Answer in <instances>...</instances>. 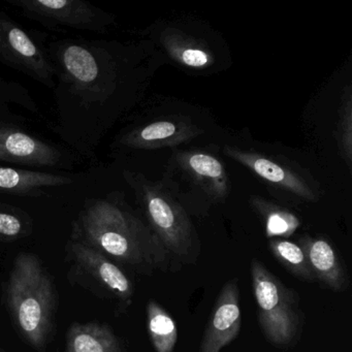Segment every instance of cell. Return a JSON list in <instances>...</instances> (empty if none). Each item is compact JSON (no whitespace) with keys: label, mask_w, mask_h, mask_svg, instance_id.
Wrapping results in <instances>:
<instances>
[{"label":"cell","mask_w":352,"mask_h":352,"mask_svg":"<svg viewBox=\"0 0 352 352\" xmlns=\"http://www.w3.org/2000/svg\"><path fill=\"white\" fill-rule=\"evenodd\" d=\"M80 224L86 243L121 263L147 271L168 261V252L153 230L108 199L91 201Z\"/></svg>","instance_id":"obj_1"},{"label":"cell","mask_w":352,"mask_h":352,"mask_svg":"<svg viewBox=\"0 0 352 352\" xmlns=\"http://www.w3.org/2000/svg\"><path fill=\"white\" fill-rule=\"evenodd\" d=\"M9 302L22 335L43 347L50 331L54 294L50 279L34 255L16 259L9 283Z\"/></svg>","instance_id":"obj_2"},{"label":"cell","mask_w":352,"mask_h":352,"mask_svg":"<svg viewBox=\"0 0 352 352\" xmlns=\"http://www.w3.org/2000/svg\"><path fill=\"white\" fill-rule=\"evenodd\" d=\"M129 184L139 197L151 230L168 253L186 257L195 242V230L180 204L158 183L141 174L124 172Z\"/></svg>","instance_id":"obj_3"},{"label":"cell","mask_w":352,"mask_h":352,"mask_svg":"<svg viewBox=\"0 0 352 352\" xmlns=\"http://www.w3.org/2000/svg\"><path fill=\"white\" fill-rule=\"evenodd\" d=\"M251 278L259 323L265 337L274 345H288L298 335L300 327L296 292L285 287L257 259L251 263Z\"/></svg>","instance_id":"obj_4"},{"label":"cell","mask_w":352,"mask_h":352,"mask_svg":"<svg viewBox=\"0 0 352 352\" xmlns=\"http://www.w3.org/2000/svg\"><path fill=\"white\" fill-rule=\"evenodd\" d=\"M28 18L50 28L104 32L112 17L82 0H9Z\"/></svg>","instance_id":"obj_5"},{"label":"cell","mask_w":352,"mask_h":352,"mask_svg":"<svg viewBox=\"0 0 352 352\" xmlns=\"http://www.w3.org/2000/svg\"><path fill=\"white\" fill-rule=\"evenodd\" d=\"M0 61L30 76L40 83L54 87L56 69L40 46L19 24L0 10Z\"/></svg>","instance_id":"obj_6"},{"label":"cell","mask_w":352,"mask_h":352,"mask_svg":"<svg viewBox=\"0 0 352 352\" xmlns=\"http://www.w3.org/2000/svg\"><path fill=\"white\" fill-rule=\"evenodd\" d=\"M238 280L228 282L216 300L199 352H220L238 337L241 329Z\"/></svg>","instance_id":"obj_7"},{"label":"cell","mask_w":352,"mask_h":352,"mask_svg":"<svg viewBox=\"0 0 352 352\" xmlns=\"http://www.w3.org/2000/svg\"><path fill=\"white\" fill-rule=\"evenodd\" d=\"M223 152L278 188L287 191L305 201H314L316 199V195L311 185L302 178V175L294 172L289 166H283L261 154L245 151L230 146H226Z\"/></svg>","instance_id":"obj_8"},{"label":"cell","mask_w":352,"mask_h":352,"mask_svg":"<svg viewBox=\"0 0 352 352\" xmlns=\"http://www.w3.org/2000/svg\"><path fill=\"white\" fill-rule=\"evenodd\" d=\"M61 153L50 144L15 129H0V160L30 166H55Z\"/></svg>","instance_id":"obj_9"},{"label":"cell","mask_w":352,"mask_h":352,"mask_svg":"<svg viewBox=\"0 0 352 352\" xmlns=\"http://www.w3.org/2000/svg\"><path fill=\"white\" fill-rule=\"evenodd\" d=\"M203 131L190 121L173 118L156 121L127 133L121 143L133 149H160L185 143Z\"/></svg>","instance_id":"obj_10"},{"label":"cell","mask_w":352,"mask_h":352,"mask_svg":"<svg viewBox=\"0 0 352 352\" xmlns=\"http://www.w3.org/2000/svg\"><path fill=\"white\" fill-rule=\"evenodd\" d=\"M177 162L210 199L222 201L230 193V181L223 164L212 154L204 151H183Z\"/></svg>","instance_id":"obj_11"},{"label":"cell","mask_w":352,"mask_h":352,"mask_svg":"<svg viewBox=\"0 0 352 352\" xmlns=\"http://www.w3.org/2000/svg\"><path fill=\"white\" fill-rule=\"evenodd\" d=\"M300 244L315 279L320 280L335 292H344L348 286L347 274L331 245L323 239L308 236L300 238Z\"/></svg>","instance_id":"obj_12"},{"label":"cell","mask_w":352,"mask_h":352,"mask_svg":"<svg viewBox=\"0 0 352 352\" xmlns=\"http://www.w3.org/2000/svg\"><path fill=\"white\" fill-rule=\"evenodd\" d=\"M78 263L98 278L121 300H129L133 296V284L116 265L109 261L100 251L89 245L75 243L72 246Z\"/></svg>","instance_id":"obj_13"},{"label":"cell","mask_w":352,"mask_h":352,"mask_svg":"<svg viewBox=\"0 0 352 352\" xmlns=\"http://www.w3.org/2000/svg\"><path fill=\"white\" fill-rule=\"evenodd\" d=\"M73 179L51 173L0 166V191L18 195H42L47 187L72 184Z\"/></svg>","instance_id":"obj_14"},{"label":"cell","mask_w":352,"mask_h":352,"mask_svg":"<svg viewBox=\"0 0 352 352\" xmlns=\"http://www.w3.org/2000/svg\"><path fill=\"white\" fill-rule=\"evenodd\" d=\"M59 60L67 80L78 90L94 87V83L100 78L98 58L83 45H65L61 49Z\"/></svg>","instance_id":"obj_15"},{"label":"cell","mask_w":352,"mask_h":352,"mask_svg":"<svg viewBox=\"0 0 352 352\" xmlns=\"http://www.w3.org/2000/svg\"><path fill=\"white\" fill-rule=\"evenodd\" d=\"M65 352H121L113 331L106 325L76 323L67 333Z\"/></svg>","instance_id":"obj_16"},{"label":"cell","mask_w":352,"mask_h":352,"mask_svg":"<svg viewBox=\"0 0 352 352\" xmlns=\"http://www.w3.org/2000/svg\"><path fill=\"white\" fill-rule=\"evenodd\" d=\"M148 331L156 352H173L178 340V329L173 317L155 300L147 306Z\"/></svg>","instance_id":"obj_17"},{"label":"cell","mask_w":352,"mask_h":352,"mask_svg":"<svg viewBox=\"0 0 352 352\" xmlns=\"http://www.w3.org/2000/svg\"><path fill=\"white\" fill-rule=\"evenodd\" d=\"M164 46L170 56L181 65L204 69L213 65L211 53L201 45L178 34H168L164 38Z\"/></svg>","instance_id":"obj_18"},{"label":"cell","mask_w":352,"mask_h":352,"mask_svg":"<svg viewBox=\"0 0 352 352\" xmlns=\"http://www.w3.org/2000/svg\"><path fill=\"white\" fill-rule=\"evenodd\" d=\"M252 205L265 219V232L269 238H287L294 234L300 226L298 217L287 210L259 199H253Z\"/></svg>","instance_id":"obj_19"},{"label":"cell","mask_w":352,"mask_h":352,"mask_svg":"<svg viewBox=\"0 0 352 352\" xmlns=\"http://www.w3.org/2000/svg\"><path fill=\"white\" fill-rule=\"evenodd\" d=\"M274 256L284 265L292 275L302 279L313 281L314 274L309 265L308 259L300 245L281 239H273L269 243Z\"/></svg>","instance_id":"obj_20"},{"label":"cell","mask_w":352,"mask_h":352,"mask_svg":"<svg viewBox=\"0 0 352 352\" xmlns=\"http://www.w3.org/2000/svg\"><path fill=\"white\" fill-rule=\"evenodd\" d=\"M24 223L20 216L6 208H0V236L16 238L23 232Z\"/></svg>","instance_id":"obj_21"}]
</instances>
